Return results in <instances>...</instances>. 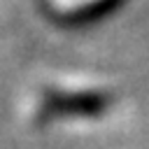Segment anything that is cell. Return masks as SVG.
<instances>
[{
  "mask_svg": "<svg viewBox=\"0 0 149 149\" xmlns=\"http://www.w3.org/2000/svg\"><path fill=\"white\" fill-rule=\"evenodd\" d=\"M112 95L107 91L81 88V91H47L40 100V121L51 119H98L112 107Z\"/></svg>",
  "mask_w": 149,
  "mask_h": 149,
  "instance_id": "1",
  "label": "cell"
},
{
  "mask_svg": "<svg viewBox=\"0 0 149 149\" xmlns=\"http://www.w3.org/2000/svg\"><path fill=\"white\" fill-rule=\"evenodd\" d=\"M128 0H88L70 12H63L56 16V21L65 28H86L93 23H100L105 19H109L112 14H116Z\"/></svg>",
  "mask_w": 149,
  "mask_h": 149,
  "instance_id": "2",
  "label": "cell"
}]
</instances>
